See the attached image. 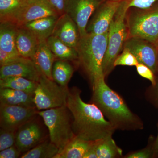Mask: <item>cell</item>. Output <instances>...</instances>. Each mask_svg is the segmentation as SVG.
Returning a JSON list of instances; mask_svg holds the SVG:
<instances>
[{"mask_svg": "<svg viewBox=\"0 0 158 158\" xmlns=\"http://www.w3.org/2000/svg\"><path fill=\"white\" fill-rule=\"evenodd\" d=\"M78 88L69 89L66 106L71 114L75 135L94 141L112 135L115 129L94 104L83 101Z\"/></svg>", "mask_w": 158, "mask_h": 158, "instance_id": "1", "label": "cell"}, {"mask_svg": "<svg viewBox=\"0 0 158 158\" xmlns=\"http://www.w3.org/2000/svg\"><path fill=\"white\" fill-rule=\"evenodd\" d=\"M105 77L92 83V102L115 129L136 130L143 128L141 120L128 107L123 100L111 89Z\"/></svg>", "mask_w": 158, "mask_h": 158, "instance_id": "2", "label": "cell"}, {"mask_svg": "<svg viewBox=\"0 0 158 158\" xmlns=\"http://www.w3.org/2000/svg\"><path fill=\"white\" fill-rule=\"evenodd\" d=\"M108 37V32L103 34L87 33L80 37L77 45L79 61L88 74L91 84L105 77L102 63L107 48Z\"/></svg>", "mask_w": 158, "mask_h": 158, "instance_id": "3", "label": "cell"}, {"mask_svg": "<svg viewBox=\"0 0 158 158\" xmlns=\"http://www.w3.org/2000/svg\"><path fill=\"white\" fill-rule=\"evenodd\" d=\"M129 9L124 0L122 1L109 28L107 48L102 63L105 77L107 76L114 68V62L123 49L128 37L126 16Z\"/></svg>", "mask_w": 158, "mask_h": 158, "instance_id": "4", "label": "cell"}, {"mask_svg": "<svg viewBox=\"0 0 158 158\" xmlns=\"http://www.w3.org/2000/svg\"><path fill=\"white\" fill-rule=\"evenodd\" d=\"M126 23L128 38L145 40L158 48V2L148 9L127 12Z\"/></svg>", "mask_w": 158, "mask_h": 158, "instance_id": "5", "label": "cell"}, {"mask_svg": "<svg viewBox=\"0 0 158 158\" xmlns=\"http://www.w3.org/2000/svg\"><path fill=\"white\" fill-rule=\"evenodd\" d=\"M37 114L48 129L50 140L59 148V152L75 136L71 114L66 106L38 111Z\"/></svg>", "mask_w": 158, "mask_h": 158, "instance_id": "6", "label": "cell"}, {"mask_svg": "<svg viewBox=\"0 0 158 158\" xmlns=\"http://www.w3.org/2000/svg\"><path fill=\"white\" fill-rule=\"evenodd\" d=\"M68 90L42 74L34 92L36 108L41 111L66 106Z\"/></svg>", "mask_w": 158, "mask_h": 158, "instance_id": "7", "label": "cell"}, {"mask_svg": "<svg viewBox=\"0 0 158 158\" xmlns=\"http://www.w3.org/2000/svg\"><path fill=\"white\" fill-rule=\"evenodd\" d=\"M103 0H68L65 13L76 23L80 37L87 34V27L90 18Z\"/></svg>", "mask_w": 158, "mask_h": 158, "instance_id": "8", "label": "cell"}, {"mask_svg": "<svg viewBox=\"0 0 158 158\" xmlns=\"http://www.w3.org/2000/svg\"><path fill=\"white\" fill-rule=\"evenodd\" d=\"M37 114L36 108L1 104V128L17 131L23 125L34 119Z\"/></svg>", "mask_w": 158, "mask_h": 158, "instance_id": "9", "label": "cell"}, {"mask_svg": "<svg viewBox=\"0 0 158 158\" xmlns=\"http://www.w3.org/2000/svg\"><path fill=\"white\" fill-rule=\"evenodd\" d=\"M122 1H104L90 18L87 27V33L103 34L108 33Z\"/></svg>", "mask_w": 158, "mask_h": 158, "instance_id": "10", "label": "cell"}, {"mask_svg": "<svg viewBox=\"0 0 158 158\" xmlns=\"http://www.w3.org/2000/svg\"><path fill=\"white\" fill-rule=\"evenodd\" d=\"M49 16H59L48 0H28L27 4L9 20L19 27L35 20Z\"/></svg>", "mask_w": 158, "mask_h": 158, "instance_id": "11", "label": "cell"}, {"mask_svg": "<svg viewBox=\"0 0 158 158\" xmlns=\"http://www.w3.org/2000/svg\"><path fill=\"white\" fill-rule=\"evenodd\" d=\"M123 47L131 51L139 63L147 65L154 74L158 72V48L156 46L145 40L130 37Z\"/></svg>", "mask_w": 158, "mask_h": 158, "instance_id": "12", "label": "cell"}, {"mask_svg": "<svg viewBox=\"0 0 158 158\" xmlns=\"http://www.w3.org/2000/svg\"><path fill=\"white\" fill-rule=\"evenodd\" d=\"M43 139L42 130L33 119L17 130L15 145L21 152L24 153L42 142Z\"/></svg>", "mask_w": 158, "mask_h": 158, "instance_id": "13", "label": "cell"}, {"mask_svg": "<svg viewBox=\"0 0 158 158\" xmlns=\"http://www.w3.org/2000/svg\"><path fill=\"white\" fill-rule=\"evenodd\" d=\"M42 74L32 59L23 57L16 62L1 66L0 69V79L20 77L37 82Z\"/></svg>", "mask_w": 158, "mask_h": 158, "instance_id": "14", "label": "cell"}, {"mask_svg": "<svg viewBox=\"0 0 158 158\" xmlns=\"http://www.w3.org/2000/svg\"><path fill=\"white\" fill-rule=\"evenodd\" d=\"M52 35L76 49L81 37L76 23L66 13L58 18Z\"/></svg>", "mask_w": 158, "mask_h": 158, "instance_id": "15", "label": "cell"}, {"mask_svg": "<svg viewBox=\"0 0 158 158\" xmlns=\"http://www.w3.org/2000/svg\"><path fill=\"white\" fill-rule=\"evenodd\" d=\"M56 59L48 45L46 40H40L31 59L41 73L52 80H53L52 70Z\"/></svg>", "mask_w": 158, "mask_h": 158, "instance_id": "16", "label": "cell"}, {"mask_svg": "<svg viewBox=\"0 0 158 158\" xmlns=\"http://www.w3.org/2000/svg\"><path fill=\"white\" fill-rule=\"evenodd\" d=\"M40 40L23 26L18 28L15 44L20 56L31 59L35 53Z\"/></svg>", "mask_w": 158, "mask_h": 158, "instance_id": "17", "label": "cell"}, {"mask_svg": "<svg viewBox=\"0 0 158 158\" xmlns=\"http://www.w3.org/2000/svg\"><path fill=\"white\" fill-rule=\"evenodd\" d=\"M34 94L10 88H0L1 104L36 108Z\"/></svg>", "mask_w": 158, "mask_h": 158, "instance_id": "18", "label": "cell"}, {"mask_svg": "<svg viewBox=\"0 0 158 158\" xmlns=\"http://www.w3.org/2000/svg\"><path fill=\"white\" fill-rule=\"evenodd\" d=\"M19 26L9 21H1L0 24V49L6 52L19 55L15 44L16 33Z\"/></svg>", "mask_w": 158, "mask_h": 158, "instance_id": "19", "label": "cell"}, {"mask_svg": "<svg viewBox=\"0 0 158 158\" xmlns=\"http://www.w3.org/2000/svg\"><path fill=\"white\" fill-rule=\"evenodd\" d=\"M93 142L75 136L54 158H84Z\"/></svg>", "mask_w": 158, "mask_h": 158, "instance_id": "20", "label": "cell"}, {"mask_svg": "<svg viewBox=\"0 0 158 158\" xmlns=\"http://www.w3.org/2000/svg\"><path fill=\"white\" fill-rule=\"evenodd\" d=\"M59 16H49L32 21L23 26L35 34L40 40H47L52 36Z\"/></svg>", "mask_w": 158, "mask_h": 158, "instance_id": "21", "label": "cell"}, {"mask_svg": "<svg viewBox=\"0 0 158 158\" xmlns=\"http://www.w3.org/2000/svg\"><path fill=\"white\" fill-rule=\"evenodd\" d=\"M46 40L48 47L57 59L68 61L79 60L76 49L68 45L52 35Z\"/></svg>", "mask_w": 158, "mask_h": 158, "instance_id": "22", "label": "cell"}, {"mask_svg": "<svg viewBox=\"0 0 158 158\" xmlns=\"http://www.w3.org/2000/svg\"><path fill=\"white\" fill-rule=\"evenodd\" d=\"M94 145L98 158H118L122 156V150L117 146L112 135L94 141Z\"/></svg>", "mask_w": 158, "mask_h": 158, "instance_id": "23", "label": "cell"}, {"mask_svg": "<svg viewBox=\"0 0 158 158\" xmlns=\"http://www.w3.org/2000/svg\"><path fill=\"white\" fill-rule=\"evenodd\" d=\"M74 73V68L68 61L57 59L54 62L52 70L53 80L58 85L68 88L69 82Z\"/></svg>", "mask_w": 158, "mask_h": 158, "instance_id": "24", "label": "cell"}, {"mask_svg": "<svg viewBox=\"0 0 158 158\" xmlns=\"http://www.w3.org/2000/svg\"><path fill=\"white\" fill-rule=\"evenodd\" d=\"M37 82L23 77L11 76L0 79V88H8L34 94Z\"/></svg>", "mask_w": 158, "mask_h": 158, "instance_id": "25", "label": "cell"}, {"mask_svg": "<svg viewBox=\"0 0 158 158\" xmlns=\"http://www.w3.org/2000/svg\"><path fill=\"white\" fill-rule=\"evenodd\" d=\"M59 149L51 141H42L28 151L23 153L21 158H54Z\"/></svg>", "mask_w": 158, "mask_h": 158, "instance_id": "26", "label": "cell"}, {"mask_svg": "<svg viewBox=\"0 0 158 158\" xmlns=\"http://www.w3.org/2000/svg\"><path fill=\"white\" fill-rule=\"evenodd\" d=\"M28 0H0V20L8 21L20 10Z\"/></svg>", "mask_w": 158, "mask_h": 158, "instance_id": "27", "label": "cell"}, {"mask_svg": "<svg viewBox=\"0 0 158 158\" xmlns=\"http://www.w3.org/2000/svg\"><path fill=\"white\" fill-rule=\"evenodd\" d=\"M139 63L135 56L131 51L126 47H123L122 52L116 58L114 63V67L119 65L136 66Z\"/></svg>", "mask_w": 158, "mask_h": 158, "instance_id": "28", "label": "cell"}, {"mask_svg": "<svg viewBox=\"0 0 158 158\" xmlns=\"http://www.w3.org/2000/svg\"><path fill=\"white\" fill-rule=\"evenodd\" d=\"M16 131L1 128L0 131V151L6 149L15 144Z\"/></svg>", "mask_w": 158, "mask_h": 158, "instance_id": "29", "label": "cell"}, {"mask_svg": "<svg viewBox=\"0 0 158 158\" xmlns=\"http://www.w3.org/2000/svg\"><path fill=\"white\" fill-rule=\"evenodd\" d=\"M136 67L138 74L142 77L148 80L151 82L152 86L155 87L157 82L155 77L154 73L152 71L147 65L142 63H138Z\"/></svg>", "mask_w": 158, "mask_h": 158, "instance_id": "30", "label": "cell"}, {"mask_svg": "<svg viewBox=\"0 0 158 158\" xmlns=\"http://www.w3.org/2000/svg\"><path fill=\"white\" fill-rule=\"evenodd\" d=\"M124 1L129 9L131 8L147 9L158 2V0H124Z\"/></svg>", "mask_w": 158, "mask_h": 158, "instance_id": "31", "label": "cell"}, {"mask_svg": "<svg viewBox=\"0 0 158 158\" xmlns=\"http://www.w3.org/2000/svg\"><path fill=\"white\" fill-rule=\"evenodd\" d=\"M22 57L19 55L6 52L0 49V65L2 66L13 63L19 60Z\"/></svg>", "mask_w": 158, "mask_h": 158, "instance_id": "32", "label": "cell"}, {"mask_svg": "<svg viewBox=\"0 0 158 158\" xmlns=\"http://www.w3.org/2000/svg\"><path fill=\"white\" fill-rule=\"evenodd\" d=\"M154 156L153 146H148L147 147L130 154L126 158H149Z\"/></svg>", "mask_w": 158, "mask_h": 158, "instance_id": "33", "label": "cell"}, {"mask_svg": "<svg viewBox=\"0 0 158 158\" xmlns=\"http://www.w3.org/2000/svg\"><path fill=\"white\" fill-rule=\"evenodd\" d=\"M48 1L59 16L65 13L68 0H48Z\"/></svg>", "mask_w": 158, "mask_h": 158, "instance_id": "34", "label": "cell"}, {"mask_svg": "<svg viewBox=\"0 0 158 158\" xmlns=\"http://www.w3.org/2000/svg\"><path fill=\"white\" fill-rule=\"evenodd\" d=\"M21 152L19 150L15 145L1 151V158H17L19 157Z\"/></svg>", "mask_w": 158, "mask_h": 158, "instance_id": "35", "label": "cell"}, {"mask_svg": "<svg viewBox=\"0 0 158 158\" xmlns=\"http://www.w3.org/2000/svg\"><path fill=\"white\" fill-rule=\"evenodd\" d=\"M155 87L156 88V99L158 107V83H157ZM154 156H158V130L157 137L155 142L154 143Z\"/></svg>", "mask_w": 158, "mask_h": 158, "instance_id": "36", "label": "cell"}, {"mask_svg": "<svg viewBox=\"0 0 158 158\" xmlns=\"http://www.w3.org/2000/svg\"><path fill=\"white\" fill-rule=\"evenodd\" d=\"M84 158H98L97 155L95 150L94 145V141L92 146L88 149L87 152L85 154Z\"/></svg>", "mask_w": 158, "mask_h": 158, "instance_id": "37", "label": "cell"}, {"mask_svg": "<svg viewBox=\"0 0 158 158\" xmlns=\"http://www.w3.org/2000/svg\"><path fill=\"white\" fill-rule=\"evenodd\" d=\"M103 1H107V0H103ZM113 1H123V0H113Z\"/></svg>", "mask_w": 158, "mask_h": 158, "instance_id": "38", "label": "cell"}, {"mask_svg": "<svg viewBox=\"0 0 158 158\" xmlns=\"http://www.w3.org/2000/svg\"></svg>", "mask_w": 158, "mask_h": 158, "instance_id": "39", "label": "cell"}]
</instances>
